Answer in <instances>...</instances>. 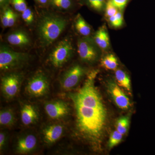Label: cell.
Wrapping results in <instances>:
<instances>
[{
	"label": "cell",
	"mask_w": 155,
	"mask_h": 155,
	"mask_svg": "<svg viewBox=\"0 0 155 155\" xmlns=\"http://www.w3.org/2000/svg\"><path fill=\"white\" fill-rule=\"evenodd\" d=\"M98 70L91 71L80 88L68 94L75 109L78 133L92 146L99 144L105 127L107 113L95 85Z\"/></svg>",
	"instance_id": "cell-1"
},
{
	"label": "cell",
	"mask_w": 155,
	"mask_h": 155,
	"mask_svg": "<svg viewBox=\"0 0 155 155\" xmlns=\"http://www.w3.org/2000/svg\"><path fill=\"white\" fill-rule=\"evenodd\" d=\"M68 24L67 19L53 13L42 15L37 25V33L41 44L44 47L54 42L65 30Z\"/></svg>",
	"instance_id": "cell-2"
},
{
	"label": "cell",
	"mask_w": 155,
	"mask_h": 155,
	"mask_svg": "<svg viewBox=\"0 0 155 155\" xmlns=\"http://www.w3.org/2000/svg\"><path fill=\"white\" fill-rule=\"evenodd\" d=\"M29 60L27 53L13 51L7 46L2 45L0 48V69L8 71L25 65Z\"/></svg>",
	"instance_id": "cell-3"
},
{
	"label": "cell",
	"mask_w": 155,
	"mask_h": 155,
	"mask_svg": "<svg viewBox=\"0 0 155 155\" xmlns=\"http://www.w3.org/2000/svg\"><path fill=\"white\" fill-rule=\"evenodd\" d=\"M74 52L71 41L64 39L58 43L49 56V60L53 67L61 68L68 62Z\"/></svg>",
	"instance_id": "cell-4"
},
{
	"label": "cell",
	"mask_w": 155,
	"mask_h": 155,
	"mask_svg": "<svg viewBox=\"0 0 155 155\" xmlns=\"http://www.w3.org/2000/svg\"><path fill=\"white\" fill-rule=\"evenodd\" d=\"M23 78L22 73L17 72L8 73L1 78V91L6 99L11 100L17 96Z\"/></svg>",
	"instance_id": "cell-5"
},
{
	"label": "cell",
	"mask_w": 155,
	"mask_h": 155,
	"mask_svg": "<svg viewBox=\"0 0 155 155\" xmlns=\"http://www.w3.org/2000/svg\"><path fill=\"white\" fill-rule=\"evenodd\" d=\"M49 85L46 75L43 72H37L28 80L25 87V92L32 97H44L48 93Z\"/></svg>",
	"instance_id": "cell-6"
},
{
	"label": "cell",
	"mask_w": 155,
	"mask_h": 155,
	"mask_svg": "<svg viewBox=\"0 0 155 155\" xmlns=\"http://www.w3.org/2000/svg\"><path fill=\"white\" fill-rule=\"evenodd\" d=\"M85 72V69L78 64L70 67L61 76L60 80L61 87L67 91L72 90L79 83Z\"/></svg>",
	"instance_id": "cell-7"
},
{
	"label": "cell",
	"mask_w": 155,
	"mask_h": 155,
	"mask_svg": "<svg viewBox=\"0 0 155 155\" xmlns=\"http://www.w3.org/2000/svg\"><path fill=\"white\" fill-rule=\"evenodd\" d=\"M44 108L49 118L54 120L64 119L70 114L69 106L62 100H53L47 102L45 104Z\"/></svg>",
	"instance_id": "cell-8"
},
{
	"label": "cell",
	"mask_w": 155,
	"mask_h": 155,
	"mask_svg": "<svg viewBox=\"0 0 155 155\" xmlns=\"http://www.w3.org/2000/svg\"><path fill=\"white\" fill-rule=\"evenodd\" d=\"M78 53L81 61L86 63H93L98 57V52L95 46L91 41L86 39L78 41Z\"/></svg>",
	"instance_id": "cell-9"
},
{
	"label": "cell",
	"mask_w": 155,
	"mask_h": 155,
	"mask_svg": "<svg viewBox=\"0 0 155 155\" xmlns=\"http://www.w3.org/2000/svg\"><path fill=\"white\" fill-rule=\"evenodd\" d=\"M65 131V127L60 123L50 124L45 126L42 130L43 140L45 144H54L62 137Z\"/></svg>",
	"instance_id": "cell-10"
},
{
	"label": "cell",
	"mask_w": 155,
	"mask_h": 155,
	"mask_svg": "<svg viewBox=\"0 0 155 155\" xmlns=\"http://www.w3.org/2000/svg\"><path fill=\"white\" fill-rule=\"evenodd\" d=\"M38 139L33 134L27 133L20 136L16 141V152L20 154H26L33 152L37 146Z\"/></svg>",
	"instance_id": "cell-11"
},
{
	"label": "cell",
	"mask_w": 155,
	"mask_h": 155,
	"mask_svg": "<svg viewBox=\"0 0 155 155\" xmlns=\"http://www.w3.org/2000/svg\"><path fill=\"white\" fill-rule=\"evenodd\" d=\"M20 117L22 123L25 126L34 125L39 118L38 110L30 103H25L20 108Z\"/></svg>",
	"instance_id": "cell-12"
},
{
	"label": "cell",
	"mask_w": 155,
	"mask_h": 155,
	"mask_svg": "<svg viewBox=\"0 0 155 155\" xmlns=\"http://www.w3.org/2000/svg\"><path fill=\"white\" fill-rule=\"evenodd\" d=\"M107 87L110 94L119 108L123 110L129 108L130 106L129 99L116 83L110 81Z\"/></svg>",
	"instance_id": "cell-13"
},
{
	"label": "cell",
	"mask_w": 155,
	"mask_h": 155,
	"mask_svg": "<svg viewBox=\"0 0 155 155\" xmlns=\"http://www.w3.org/2000/svg\"><path fill=\"white\" fill-rule=\"evenodd\" d=\"M7 40L9 44L15 46L25 47L29 45L31 39L27 32L23 30L15 31L8 35Z\"/></svg>",
	"instance_id": "cell-14"
},
{
	"label": "cell",
	"mask_w": 155,
	"mask_h": 155,
	"mask_svg": "<svg viewBox=\"0 0 155 155\" xmlns=\"http://www.w3.org/2000/svg\"><path fill=\"white\" fill-rule=\"evenodd\" d=\"M16 122L15 114L13 109L6 107L0 111V125L3 127H12Z\"/></svg>",
	"instance_id": "cell-15"
},
{
	"label": "cell",
	"mask_w": 155,
	"mask_h": 155,
	"mask_svg": "<svg viewBox=\"0 0 155 155\" xmlns=\"http://www.w3.org/2000/svg\"><path fill=\"white\" fill-rule=\"evenodd\" d=\"M94 39L96 44L103 50H106L110 46V39L107 31L104 27H102L97 31Z\"/></svg>",
	"instance_id": "cell-16"
},
{
	"label": "cell",
	"mask_w": 155,
	"mask_h": 155,
	"mask_svg": "<svg viewBox=\"0 0 155 155\" xmlns=\"http://www.w3.org/2000/svg\"><path fill=\"white\" fill-rule=\"evenodd\" d=\"M75 26L78 32L82 36L87 37L91 33V27L80 14H78L75 18Z\"/></svg>",
	"instance_id": "cell-17"
},
{
	"label": "cell",
	"mask_w": 155,
	"mask_h": 155,
	"mask_svg": "<svg viewBox=\"0 0 155 155\" xmlns=\"http://www.w3.org/2000/svg\"><path fill=\"white\" fill-rule=\"evenodd\" d=\"M115 77L117 83L120 86L129 92L131 91L130 81L128 75L121 69H118L115 72Z\"/></svg>",
	"instance_id": "cell-18"
},
{
	"label": "cell",
	"mask_w": 155,
	"mask_h": 155,
	"mask_svg": "<svg viewBox=\"0 0 155 155\" xmlns=\"http://www.w3.org/2000/svg\"><path fill=\"white\" fill-rule=\"evenodd\" d=\"M101 63L103 67L109 70H116L118 66L117 59L113 54H110L105 57Z\"/></svg>",
	"instance_id": "cell-19"
},
{
	"label": "cell",
	"mask_w": 155,
	"mask_h": 155,
	"mask_svg": "<svg viewBox=\"0 0 155 155\" xmlns=\"http://www.w3.org/2000/svg\"><path fill=\"white\" fill-rule=\"evenodd\" d=\"M129 126V119L127 116L119 118L116 122V130L124 135L128 130Z\"/></svg>",
	"instance_id": "cell-20"
},
{
	"label": "cell",
	"mask_w": 155,
	"mask_h": 155,
	"mask_svg": "<svg viewBox=\"0 0 155 155\" xmlns=\"http://www.w3.org/2000/svg\"><path fill=\"white\" fill-rule=\"evenodd\" d=\"M50 2L52 6L60 10H68L72 5L71 0H50Z\"/></svg>",
	"instance_id": "cell-21"
},
{
	"label": "cell",
	"mask_w": 155,
	"mask_h": 155,
	"mask_svg": "<svg viewBox=\"0 0 155 155\" xmlns=\"http://www.w3.org/2000/svg\"><path fill=\"white\" fill-rule=\"evenodd\" d=\"M123 134L120 133L118 130H115L110 137L108 143V147L110 148H112L116 146L122 141Z\"/></svg>",
	"instance_id": "cell-22"
},
{
	"label": "cell",
	"mask_w": 155,
	"mask_h": 155,
	"mask_svg": "<svg viewBox=\"0 0 155 155\" xmlns=\"http://www.w3.org/2000/svg\"><path fill=\"white\" fill-rule=\"evenodd\" d=\"M109 19L111 25L114 28H119L123 24V16L122 13L119 11L114 16L109 17Z\"/></svg>",
	"instance_id": "cell-23"
},
{
	"label": "cell",
	"mask_w": 155,
	"mask_h": 155,
	"mask_svg": "<svg viewBox=\"0 0 155 155\" xmlns=\"http://www.w3.org/2000/svg\"><path fill=\"white\" fill-rule=\"evenodd\" d=\"M10 3L16 11L21 13L28 8L25 0H10Z\"/></svg>",
	"instance_id": "cell-24"
},
{
	"label": "cell",
	"mask_w": 155,
	"mask_h": 155,
	"mask_svg": "<svg viewBox=\"0 0 155 155\" xmlns=\"http://www.w3.org/2000/svg\"><path fill=\"white\" fill-rule=\"evenodd\" d=\"M22 18L24 22L28 25L31 24L34 21V15L33 12L28 8L22 12Z\"/></svg>",
	"instance_id": "cell-25"
},
{
	"label": "cell",
	"mask_w": 155,
	"mask_h": 155,
	"mask_svg": "<svg viewBox=\"0 0 155 155\" xmlns=\"http://www.w3.org/2000/svg\"><path fill=\"white\" fill-rule=\"evenodd\" d=\"M87 4L92 8L97 11H101L105 5V0H86Z\"/></svg>",
	"instance_id": "cell-26"
},
{
	"label": "cell",
	"mask_w": 155,
	"mask_h": 155,
	"mask_svg": "<svg viewBox=\"0 0 155 155\" xmlns=\"http://www.w3.org/2000/svg\"><path fill=\"white\" fill-rule=\"evenodd\" d=\"M11 8L6 7L4 8L2 14L1 15V22L4 28L8 27L9 16Z\"/></svg>",
	"instance_id": "cell-27"
},
{
	"label": "cell",
	"mask_w": 155,
	"mask_h": 155,
	"mask_svg": "<svg viewBox=\"0 0 155 155\" xmlns=\"http://www.w3.org/2000/svg\"><path fill=\"white\" fill-rule=\"evenodd\" d=\"M118 12V9L113 5L111 0H109L106 5V16L108 18L114 16Z\"/></svg>",
	"instance_id": "cell-28"
},
{
	"label": "cell",
	"mask_w": 155,
	"mask_h": 155,
	"mask_svg": "<svg viewBox=\"0 0 155 155\" xmlns=\"http://www.w3.org/2000/svg\"><path fill=\"white\" fill-rule=\"evenodd\" d=\"M8 140V134L5 131H1L0 132V151H1V153L2 152L7 146Z\"/></svg>",
	"instance_id": "cell-29"
},
{
	"label": "cell",
	"mask_w": 155,
	"mask_h": 155,
	"mask_svg": "<svg viewBox=\"0 0 155 155\" xmlns=\"http://www.w3.org/2000/svg\"><path fill=\"white\" fill-rule=\"evenodd\" d=\"M128 0H111L113 3L117 8L122 11L127 5Z\"/></svg>",
	"instance_id": "cell-30"
},
{
	"label": "cell",
	"mask_w": 155,
	"mask_h": 155,
	"mask_svg": "<svg viewBox=\"0 0 155 155\" xmlns=\"http://www.w3.org/2000/svg\"><path fill=\"white\" fill-rule=\"evenodd\" d=\"M18 19V14L15 13L12 9L10 10V16L8 22V27H11L14 26Z\"/></svg>",
	"instance_id": "cell-31"
},
{
	"label": "cell",
	"mask_w": 155,
	"mask_h": 155,
	"mask_svg": "<svg viewBox=\"0 0 155 155\" xmlns=\"http://www.w3.org/2000/svg\"><path fill=\"white\" fill-rule=\"evenodd\" d=\"M10 2V0H0L1 8H5L7 7V5Z\"/></svg>",
	"instance_id": "cell-32"
},
{
	"label": "cell",
	"mask_w": 155,
	"mask_h": 155,
	"mask_svg": "<svg viewBox=\"0 0 155 155\" xmlns=\"http://www.w3.org/2000/svg\"><path fill=\"white\" fill-rule=\"evenodd\" d=\"M37 2L41 4H45L48 2V0H36Z\"/></svg>",
	"instance_id": "cell-33"
}]
</instances>
